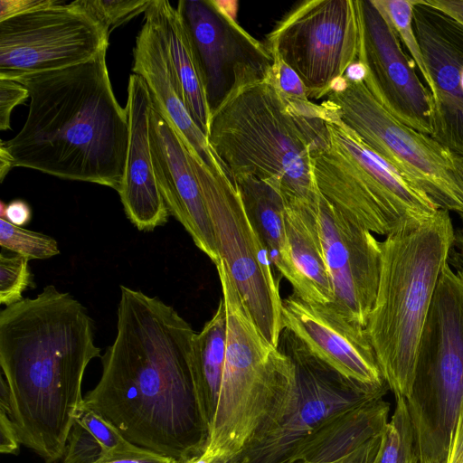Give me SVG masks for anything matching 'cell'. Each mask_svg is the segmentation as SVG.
Listing matches in <instances>:
<instances>
[{
  "instance_id": "cell-1",
  "label": "cell",
  "mask_w": 463,
  "mask_h": 463,
  "mask_svg": "<svg viewBox=\"0 0 463 463\" xmlns=\"http://www.w3.org/2000/svg\"><path fill=\"white\" fill-rule=\"evenodd\" d=\"M117 334L82 408L110 421L134 445L175 459L205 449L192 376L194 331L157 297L120 286Z\"/></svg>"
},
{
  "instance_id": "cell-2",
  "label": "cell",
  "mask_w": 463,
  "mask_h": 463,
  "mask_svg": "<svg viewBox=\"0 0 463 463\" xmlns=\"http://www.w3.org/2000/svg\"><path fill=\"white\" fill-rule=\"evenodd\" d=\"M101 357L86 307L47 285L0 313V366L20 443L46 463L62 458L82 407L90 362Z\"/></svg>"
},
{
  "instance_id": "cell-3",
  "label": "cell",
  "mask_w": 463,
  "mask_h": 463,
  "mask_svg": "<svg viewBox=\"0 0 463 463\" xmlns=\"http://www.w3.org/2000/svg\"><path fill=\"white\" fill-rule=\"evenodd\" d=\"M107 50L74 66L9 79L30 99L24 126L4 141L14 166L119 191L128 122L112 89Z\"/></svg>"
},
{
  "instance_id": "cell-4",
  "label": "cell",
  "mask_w": 463,
  "mask_h": 463,
  "mask_svg": "<svg viewBox=\"0 0 463 463\" xmlns=\"http://www.w3.org/2000/svg\"><path fill=\"white\" fill-rule=\"evenodd\" d=\"M207 140L232 183L251 175L277 186L286 203L318 202L312 158L330 145L326 121L293 110L271 69L231 90L211 114Z\"/></svg>"
},
{
  "instance_id": "cell-5",
  "label": "cell",
  "mask_w": 463,
  "mask_h": 463,
  "mask_svg": "<svg viewBox=\"0 0 463 463\" xmlns=\"http://www.w3.org/2000/svg\"><path fill=\"white\" fill-rule=\"evenodd\" d=\"M455 234L449 212L439 209L404 222L381 242L377 295L365 330L396 399L410 394L419 343Z\"/></svg>"
},
{
  "instance_id": "cell-6",
  "label": "cell",
  "mask_w": 463,
  "mask_h": 463,
  "mask_svg": "<svg viewBox=\"0 0 463 463\" xmlns=\"http://www.w3.org/2000/svg\"><path fill=\"white\" fill-rule=\"evenodd\" d=\"M279 348L294 365L291 401L229 463L331 462L354 452L364 433L359 408L383 399L390 390L387 383L367 384L343 376L287 328Z\"/></svg>"
},
{
  "instance_id": "cell-7",
  "label": "cell",
  "mask_w": 463,
  "mask_h": 463,
  "mask_svg": "<svg viewBox=\"0 0 463 463\" xmlns=\"http://www.w3.org/2000/svg\"><path fill=\"white\" fill-rule=\"evenodd\" d=\"M226 313V351L217 408L205 453L229 463L289 404L295 385L290 358L262 335L225 263L216 265Z\"/></svg>"
},
{
  "instance_id": "cell-8",
  "label": "cell",
  "mask_w": 463,
  "mask_h": 463,
  "mask_svg": "<svg viewBox=\"0 0 463 463\" xmlns=\"http://www.w3.org/2000/svg\"><path fill=\"white\" fill-rule=\"evenodd\" d=\"M420 463H446L463 404V274L439 276L405 399Z\"/></svg>"
},
{
  "instance_id": "cell-9",
  "label": "cell",
  "mask_w": 463,
  "mask_h": 463,
  "mask_svg": "<svg viewBox=\"0 0 463 463\" xmlns=\"http://www.w3.org/2000/svg\"><path fill=\"white\" fill-rule=\"evenodd\" d=\"M364 73L354 62L322 103L439 209L463 214V158L392 115L371 92Z\"/></svg>"
},
{
  "instance_id": "cell-10",
  "label": "cell",
  "mask_w": 463,
  "mask_h": 463,
  "mask_svg": "<svg viewBox=\"0 0 463 463\" xmlns=\"http://www.w3.org/2000/svg\"><path fill=\"white\" fill-rule=\"evenodd\" d=\"M213 227L216 247L246 308L262 335L279 347L284 330L282 298L269 255L222 167H209L186 147Z\"/></svg>"
},
{
  "instance_id": "cell-11",
  "label": "cell",
  "mask_w": 463,
  "mask_h": 463,
  "mask_svg": "<svg viewBox=\"0 0 463 463\" xmlns=\"http://www.w3.org/2000/svg\"><path fill=\"white\" fill-rule=\"evenodd\" d=\"M359 43L356 0H306L277 23L264 44L298 74L309 99H319L357 61Z\"/></svg>"
},
{
  "instance_id": "cell-12",
  "label": "cell",
  "mask_w": 463,
  "mask_h": 463,
  "mask_svg": "<svg viewBox=\"0 0 463 463\" xmlns=\"http://www.w3.org/2000/svg\"><path fill=\"white\" fill-rule=\"evenodd\" d=\"M109 32L72 1L0 22V78L61 70L109 47Z\"/></svg>"
},
{
  "instance_id": "cell-13",
  "label": "cell",
  "mask_w": 463,
  "mask_h": 463,
  "mask_svg": "<svg viewBox=\"0 0 463 463\" xmlns=\"http://www.w3.org/2000/svg\"><path fill=\"white\" fill-rule=\"evenodd\" d=\"M360 43L357 61L364 80L378 101L397 119L429 136L433 131L434 101L385 13L374 0H356Z\"/></svg>"
},
{
  "instance_id": "cell-14",
  "label": "cell",
  "mask_w": 463,
  "mask_h": 463,
  "mask_svg": "<svg viewBox=\"0 0 463 463\" xmlns=\"http://www.w3.org/2000/svg\"><path fill=\"white\" fill-rule=\"evenodd\" d=\"M175 7L202 71L211 114L240 81L270 71L272 57L265 44L216 0H181Z\"/></svg>"
},
{
  "instance_id": "cell-15",
  "label": "cell",
  "mask_w": 463,
  "mask_h": 463,
  "mask_svg": "<svg viewBox=\"0 0 463 463\" xmlns=\"http://www.w3.org/2000/svg\"><path fill=\"white\" fill-rule=\"evenodd\" d=\"M317 216L334 290V301L328 306L349 322L365 327L377 295L381 242L321 194Z\"/></svg>"
},
{
  "instance_id": "cell-16",
  "label": "cell",
  "mask_w": 463,
  "mask_h": 463,
  "mask_svg": "<svg viewBox=\"0 0 463 463\" xmlns=\"http://www.w3.org/2000/svg\"><path fill=\"white\" fill-rule=\"evenodd\" d=\"M413 26L433 86L430 137L463 158V24L416 0Z\"/></svg>"
},
{
  "instance_id": "cell-17",
  "label": "cell",
  "mask_w": 463,
  "mask_h": 463,
  "mask_svg": "<svg viewBox=\"0 0 463 463\" xmlns=\"http://www.w3.org/2000/svg\"><path fill=\"white\" fill-rule=\"evenodd\" d=\"M284 328L343 376L367 384L385 382L365 327L328 305L308 303L294 293L282 298Z\"/></svg>"
},
{
  "instance_id": "cell-18",
  "label": "cell",
  "mask_w": 463,
  "mask_h": 463,
  "mask_svg": "<svg viewBox=\"0 0 463 463\" xmlns=\"http://www.w3.org/2000/svg\"><path fill=\"white\" fill-rule=\"evenodd\" d=\"M150 146L155 175L169 213L216 265L221 258L187 150L172 123L155 106L150 117Z\"/></svg>"
},
{
  "instance_id": "cell-19",
  "label": "cell",
  "mask_w": 463,
  "mask_h": 463,
  "mask_svg": "<svg viewBox=\"0 0 463 463\" xmlns=\"http://www.w3.org/2000/svg\"><path fill=\"white\" fill-rule=\"evenodd\" d=\"M153 101L144 80L128 78L126 111L128 144L124 175L118 192L125 213L136 228L150 232L167 222L169 212L155 175L150 146Z\"/></svg>"
},
{
  "instance_id": "cell-20",
  "label": "cell",
  "mask_w": 463,
  "mask_h": 463,
  "mask_svg": "<svg viewBox=\"0 0 463 463\" xmlns=\"http://www.w3.org/2000/svg\"><path fill=\"white\" fill-rule=\"evenodd\" d=\"M133 56V72L144 80L154 106L169 119L184 145L193 149L209 167L223 168L207 137L187 109L163 33L148 7L136 38Z\"/></svg>"
},
{
  "instance_id": "cell-21",
  "label": "cell",
  "mask_w": 463,
  "mask_h": 463,
  "mask_svg": "<svg viewBox=\"0 0 463 463\" xmlns=\"http://www.w3.org/2000/svg\"><path fill=\"white\" fill-rule=\"evenodd\" d=\"M312 165L320 194L352 222L385 236L402 224L331 137Z\"/></svg>"
},
{
  "instance_id": "cell-22",
  "label": "cell",
  "mask_w": 463,
  "mask_h": 463,
  "mask_svg": "<svg viewBox=\"0 0 463 463\" xmlns=\"http://www.w3.org/2000/svg\"><path fill=\"white\" fill-rule=\"evenodd\" d=\"M233 184L271 264L290 283L293 293L298 296L301 285L287 237L283 194L274 184L251 175H238Z\"/></svg>"
},
{
  "instance_id": "cell-23",
  "label": "cell",
  "mask_w": 463,
  "mask_h": 463,
  "mask_svg": "<svg viewBox=\"0 0 463 463\" xmlns=\"http://www.w3.org/2000/svg\"><path fill=\"white\" fill-rule=\"evenodd\" d=\"M317 203H286L285 224L301 285L298 297L308 303L328 305L334 301V290L318 230Z\"/></svg>"
},
{
  "instance_id": "cell-24",
  "label": "cell",
  "mask_w": 463,
  "mask_h": 463,
  "mask_svg": "<svg viewBox=\"0 0 463 463\" xmlns=\"http://www.w3.org/2000/svg\"><path fill=\"white\" fill-rule=\"evenodd\" d=\"M148 8L163 33L187 109L207 137L211 110L202 71L185 24L176 7L167 0H151Z\"/></svg>"
},
{
  "instance_id": "cell-25",
  "label": "cell",
  "mask_w": 463,
  "mask_h": 463,
  "mask_svg": "<svg viewBox=\"0 0 463 463\" xmlns=\"http://www.w3.org/2000/svg\"><path fill=\"white\" fill-rule=\"evenodd\" d=\"M226 313L222 298L210 320L192 339L191 370L204 426L212 427L220 393L226 351Z\"/></svg>"
},
{
  "instance_id": "cell-26",
  "label": "cell",
  "mask_w": 463,
  "mask_h": 463,
  "mask_svg": "<svg viewBox=\"0 0 463 463\" xmlns=\"http://www.w3.org/2000/svg\"><path fill=\"white\" fill-rule=\"evenodd\" d=\"M414 431L406 401L396 400L391 420L382 434L381 445L373 463H419Z\"/></svg>"
},
{
  "instance_id": "cell-27",
  "label": "cell",
  "mask_w": 463,
  "mask_h": 463,
  "mask_svg": "<svg viewBox=\"0 0 463 463\" xmlns=\"http://www.w3.org/2000/svg\"><path fill=\"white\" fill-rule=\"evenodd\" d=\"M272 57L271 78L285 102L297 113L326 120L325 106L312 102L298 74L274 51H269Z\"/></svg>"
},
{
  "instance_id": "cell-28",
  "label": "cell",
  "mask_w": 463,
  "mask_h": 463,
  "mask_svg": "<svg viewBox=\"0 0 463 463\" xmlns=\"http://www.w3.org/2000/svg\"><path fill=\"white\" fill-rule=\"evenodd\" d=\"M385 13L400 42L409 51L430 91L433 86L424 63L423 55L413 26V9L416 0H374Z\"/></svg>"
},
{
  "instance_id": "cell-29",
  "label": "cell",
  "mask_w": 463,
  "mask_h": 463,
  "mask_svg": "<svg viewBox=\"0 0 463 463\" xmlns=\"http://www.w3.org/2000/svg\"><path fill=\"white\" fill-rule=\"evenodd\" d=\"M0 245L28 260H45L60 253L58 242L52 237L14 225L1 217Z\"/></svg>"
},
{
  "instance_id": "cell-30",
  "label": "cell",
  "mask_w": 463,
  "mask_h": 463,
  "mask_svg": "<svg viewBox=\"0 0 463 463\" xmlns=\"http://www.w3.org/2000/svg\"><path fill=\"white\" fill-rule=\"evenodd\" d=\"M72 3L93 17L110 34L115 28L145 13L151 0H75Z\"/></svg>"
},
{
  "instance_id": "cell-31",
  "label": "cell",
  "mask_w": 463,
  "mask_h": 463,
  "mask_svg": "<svg viewBox=\"0 0 463 463\" xmlns=\"http://www.w3.org/2000/svg\"><path fill=\"white\" fill-rule=\"evenodd\" d=\"M29 260L20 255L0 256V303L9 307L24 299L23 293L32 285Z\"/></svg>"
},
{
  "instance_id": "cell-32",
  "label": "cell",
  "mask_w": 463,
  "mask_h": 463,
  "mask_svg": "<svg viewBox=\"0 0 463 463\" xmlns=\"http://www.w3.org/2000/svg\"><path fill=\"white\" fill-rule=\"evenodd\" d=\"M105 455L101 444L76 418L67 438L62 463H97Z\"/></svg>"
},
{
  "instance_id": "cell-33",
  "label": "cell",
  "mask_w": 463,
  "mask_h": 463,
  "mask_svg": "<svg viewBox=\"0 0 463 463\" xmlns=\"http://www.w3.org/2000/svg\"><path fill=\"white\" fill-rule=\"evenodd\" d=\"M77 419L98 439L106 454L129 450L137 446L126 439L110 421L91 410L81 407Z\"/></svg>"
},
{
  "instance_id": "cell-34",
  "label": "cell",
  "mask_w": 463,
  "mask_h": 463,
  "mask_svg": "<svg viewBox=\"0 0 463 463\" xmlns=\"http://www.w3.org/2000/svg\"><path fill=\"white\" fill-rule=\"evenodd\" d=\"M0 383V451L2 454L17 455L22 444L12 419L8 386L3 374Z\"/></svg>"
},
{
  "instance_id": "cell-35",
  "label": "cell",
  "mask_w": 463,
  "mask_h": 463,
  "mask_svg": "<svg viewBox=\"0 0 463 463\" xmlns=\"http://www.w3.org/2000/svg\"><path fill=\"white\" fill-rule=\"evenodd\" d=\"M29 98L27 89L14 80L0 78V130L10 129L13 109Z\"/></svg>"
},
{
  "instance_id": "cell-36",
  "label": "cell",
  "mask_w": 463,
  "mask_h": 463,
  "mask_svg": "<svg viewBox=\"0 0 463 463\" xmlns=\"http://www.w3.org/2000/svg\"><path fill=\"white\" fill-rule=\"evenodd\" d=\"M175 459L136 446L132 449L106 454L97 463H175Z\"/></svg>"
},
{
  "instance_id": "cell-37",
  "label": "cell",
  "mask_w": 463,
  "mask_h": 463,
  "mask_svg": "<svg viewBox=\"0 0 463 463\" xmlns=\"http://www.w3.org/2000/svg\"><path fill=\"white\" fill-rule=\"evenodd\" d=\"M57 0H0V22L53 5Z\"/></svg>"
},
{
  "instance_id": "cell-38",
  "label": "cell",
  "mask_w": 463,
  "mask_h": 463,
  "mask_svg": "<svg viewBox=\"0 0 463 463\" xmlns=\"http://www.w3.org/2000/svg\"><path fill=\"white\" fill-rule=\"evenodd\" d=\"M0 217L14 225L22 227L30 222L32 211L29 204L23 200H14L8 204L1 201Z\"/></svg>"
},
{
  "instance_id": "cell-39",
  "label": "cell",
  "mask_w": 463,
  "mask_h": 463,
  "mask_svg": "<svg viewBox=\"0 0 463 463\" xmlns=\"http://www.w3.org/2000/svg\"><path fill=\"white\" fill-rule=\"evenodd\" d=\"M382 435L378 436L366 444L354 451L353 453L331 462H305V463H373L380 445Z\"/></svg>"
},
{
  "instance_id": "cell-40",
  "label": "cell",
  "mask_w": 463,
  "mask_h": 463,
  "mask_svg": "<svg viewBox=\"0 0 463 463\" xmlns=\"http://www.w3.org/2000/svg\"><path fill=\"white\" fill-rule=\"evenodd\" d=\"M446 463H463V404L453 429Z\"/></svg>"
},
{
  "instance_id": "cell-41",
  "label": "cell",
  "mask_w": 463,
  "mask_h": 463,
  "mask_svg": "<svg viewBox=\"0 0 463 463\" xmlns=\"http://www.w3.org/2000/svg\"><path fill=\"white\" fill-rule=\"evenodd\" d=\"M430 5L444 12L463 24V0H425Z\"/></svg>"
},
{
  "instance_id": "cell-42",
  "label": "cell",
  "mask_w": 463,
  "mask_h": 463,
  "mask_svg": "<svg viewBox=\"0 0 463 463\" xmlns=\"http://www.w3.org/2000/svg\"><path fill=\"white\" fill-rule=\"evenodd\" d=\"M461 224L456 231L454 246L451 250L449 264L463 274V214H460Z\"/></svg>"
},
{
  "instance_id": "cell-43",
  "label": "cell",
  "mask_w": 463,
  "mask_h": 463,
  "mask_svg": "<svg viewBox=\"0 0 463 463\" xmlns=\"http://www.w3.org/2000/svg\"><path fill=\"white\" fill-rule=\"evenodd\" d=\"M13 157L5 147L3 140L0 141V181L3 182L5 175L14 167Z\"/></svg>"
},
{
  "instance_id": "cell-44",
  "label": "cell",
  "mask_w": 463,
  "mask_h": 463,
  "mask_svg": "<svg viewBox=\"0 0 463 463\" xmlns=\"http://www.w3.org/2000/svg\"><path fill=\"white\" fill-rule=\"evenodd\" d=\"M175 463H224L219 459H216L208 454L204 450L185 458L175 459Z\"/></svg>"
},
{
  "instance_id": "cell-45",
  "label": "cell",
  "mask_w": 463,
  "mask_h": 463,
  "mask_svg": "<svg viewBox=\"0 0 463 463\" xmlns=\"http://www.w3.org/2000/svg\"><path fill=\"white\" fill-rule=\"evenodd\" d=\"M419 463H420V462H419Z\"/></svg>"
}]
</instances>
